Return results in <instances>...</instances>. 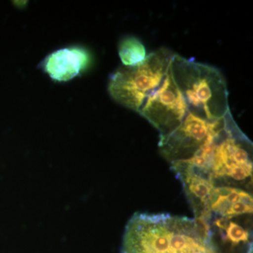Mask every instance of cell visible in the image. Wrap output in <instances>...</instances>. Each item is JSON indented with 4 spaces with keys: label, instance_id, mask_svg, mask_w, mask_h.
<instances>
[{
    "label": "cell",
    "instance_id": "6da1fadb",
    "mask_svg": "<svg viewBox=\"0 0 253 253\" xmlns=\"http://www.w3.org/2000/svg\"><path fill=\"white\" fill-rule=\"evenodd\" d=\"M121 253H216L201 219L136 212L126 224Z\"/></svg>",
    "mask_w": 253,
    "mask_h": 253
},
{
    "label": "cell",
    "instance_id": "7a4b0ae2",
    "mask_svg": "<svg viewBox=\"0 0 253 253\" xmlns=\"http://www.w3.org/2000/svg\"><path fill=\"white\" fill-rule=\"evenodd\" d=\"M170 73L189 114L212 122L230 111L226 81L217 68L174 54Z\"/></svg>",
    "mask_w": 253,
    "mask_h": 253
},
{
    "label": "cell",
    "instance_id": "3957f363",
    "mask_svg": "<svg viewBox=\"0 0 253 253\" xmlns=\"http://www.w3.org/2000/svg\"><path fill=\"white\" fill-rule=\"evenodd\" d=\"M174 54L161 48L137 64L120 68L110 78L111 97L128 109L140 112L146 101L166 81Z\"/></svg>",
    "mask_w": 253,
    "mask_h": 253
},
{
    "label": "cell",
    "instance_id": "277c9868",
    "mask_svg": "<svg viewBox=\"0 0 253 253\" xmlns=\"http://www.w3.org/2000/svg\"><path fill=\"white\" fill-rule=\"evenodd\" d=\"M252 143L234 121L230 111L214 139L211 173L213 181L239 188L252 183Z\"/></svg>",
    "mask_w": 253,
    "mask_h": 253
},
{
    "label": "cell",
    "instance_id": "5b68a950",
    "mask_svg": "<svg viewBox=\"0 0 253 253\" xmlns=\"http://www.w3.org/2000/svg\"><path fill=\"white\" fill-rule=\"evenodd\" d=\"M223 123L224 117L208 122L189 113L174 132L161 139V153L172 163L189 159L206 145L212 142Z\"/></svg>",
    "mask_w": 253,
    "mask_h": 253
},
{
    "label": "cell",
    "instance_id": "8992f818",
    "mask_svg": "<svg viewBox=\"0 0 253 253\" xmlns=\"http://www.w3.org/2000/svg\"><path fill=\"white\" fill-rule=\"evenodd\" d=\"M139 113L158 129L161 139L172 134L184 122L189 112L170 69L163 85L146 101Z\"/></svg>",
    "mask_w": 253,
    "mask_h": 253
},
{
    "label": "cell",
    "instance_id": "52a82bcc",
    "mask_svg": "<svg viewBox=\"0 0 253 253\" xmlns=\"http://www.w3.org/2000/svg\"><path fill=\"white\" fill-rule=\"evenodd\" d=\"M172 166L182 183L188 201L194 210L195 218L211 217L210 207L216 186L211 172L201 170L184 161L172 163Z\"/></svg>",
    "mask_w": 253,
    "mask_h": 253
},
{
    "label": "cell",
    "instance_id": "ba28073f",
    "mask_svg": "<svg viewBox=\"0 0 253 253\" xmlns=\"http://www.w3.org/2000/svg\"><path fill=\"white\" fill-rule=\"evenodd\" d=\"M89 55L79 47L63 48L46 56L42 65L51 79L71 81L81 73L89 63Z\"/></svg>",
    "mask_w": 253,
    "mask_h": 253
},
{
    "label": "cell",
    "instance_id": "9c48e42d",
    "mask_svg": "<svg viewBox=\"0 0 253 253\" xmlns=\"http://www.w3.org/2000/svg\"><path fill=\"white\" fill-rule=\"evenodd\" d=\"M253 196L249 191L234 186H215L211 201V215L231 218L253 213Z\"/></svg>",
    "mask_w": 253,
    "mask_h": 253
},
{
    "label": "cell",
    "instance_id": "30bf717a",
    "mask_svg": "<svg viewBox=\"0 0 253 253\" xmlns=\"http://www.w3.org/2000/svg\"><path fill=\"white\" fill-rule=\"evenodd\" d=\"M118 52L125 66H134L146 58V49L142 43L135 38H127L120 44Z\"/></svg>",
    "mask_w": 253,
    "mask_h": 253
}]
</instances>
